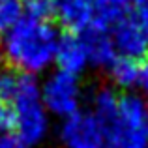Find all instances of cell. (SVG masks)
<instances>
[{
    "instance_id": "6da1fadb",
    "label": "cell",
    "mask_w": 148,
    "mask_h": 148,
    "mask_svg": "<svg viewBox=\"0 0 148 148\" xmlns=\"http://www.w3.org/2000/svg\"><path fill=\"white\" fill-rule=\"evenodd\" d=\"M60 32L49 21L23 17L0 43V54L8 66L21 73L38 75L54 64Z\"/></svg>"
},
{
    "instance_id": "7a4b0ae2",
    "label": "cell",
    "mask_w": 148,
    "mask_h": 148,
    "mask_svg": "<svg viewBox=\"0 0 148 148\" xmlns=\"http://www.w3.org/2000/svg\"><path fill=\"white\" fill-rule=\"evenodd\" d=\"M15 133L28 146H34L49 131V111L41 99V84L36 75L21 73L19 86L13 98Z\"/></svg>"
},
{
    "instance_id": "3957f363",
    "label": "cell",
    "mask_w": 148,
    "mask_h": 148,
    "mask_svg": "<svg viewBox=\"0 0 148 148\" xmlns=\"http://www.w3.org/2000/svg\"><path fill=\"white\" fill-rule=\"evenodd\" d=\"M109 148H148V101L126 92L118 98V114L105 127Z\"/></svg>"
},
{
    "instance_id": "277c9868",
    "label": "cell",
    "mask_w": 148,
    "mask_h": 148,
    "mask_svg": "<svg viewBox=\"0 0 148 148\" xmlns=\"http://www.w3.org/2000/svg\"><path fill=\"white\" fill-rule=\"evenodd\" d=\"M81 84L77 75L66 71H53L41 83V99L49 114L58 118H68L81 109Z\"/></svg>"
},
{
    "instance_id": "5b68a950",
    "label": "cell",
    "mask_w": 148,
    "mask_h": 148,
    "mask_svg": "<svg viewBox=\"0 0 148 148\" xmlns=\"http://www.w3.org/2000/svg\"><path fill=\"white\" fill-rule=\"evenodd\" d=\"M60 141L66 148H109L105 131L94 112L83 109L62 120Z\"/></svg>"
},
{
    "instance_id": "8992f818",
    "label": "cell",
    "mask_w": 148,
    "mask_h": 148,
    "mask_svg": "<svg viewBox=\"0 0 148 148\" xmlns=\"http://www.w3.org/2000/svg\"><path fill=\"white\" fill-rule=\"evenodd\" d=\"M111 36L118 54L135 60H143L148 54V38L135 21L133 15L127 13L111 28Z\"/></svg>"
},
{
    "instance_id": "52a82bcc",
    "label": "cell",
    "mask_w": 148,
    "mask_h": 148,
    "mask_svg": "<svg viewBox=\"0 0 148 148\" xmlns=\"http://www.w3.org/2000/svg\"><path fill=\"white\" fill-rule=\"evenodd\" d=\"M54 17L68 32L81 34L94 23V0H53Z\"/></svg>"
},
{
    "instance_id": "ba28073f",
    "label": "cell",
    "mask_w": 148,
    "mask_h": 148,
    "mask_svg": "<svg viewBox=\"0 0 148 148\" xmlns=\"http://www.w3.org/2000/svg\"><path fill=\"white\" fill-rule=\"evenodd\" d=\"M54 64L58 66L60 71L71 73V75H77V77H79V73H83L86 69V66L90 64V58H88L81 34H73V32L60 34Z\"/></svg>"
},
{
    "instance_id": "9c48e42d",
    "label": "cell",
    "mask_w": 148,
    "mask_h": 148,
    "mask_svg": "<svg viewBox=\"0 0 148 148\" xmlns=\"http://www.w3.org/2000/svg\"><path fill=\"white\" fill-rule=\"evenodd\" d=\"M81 38L84 41L90 64L98 68H109L118 56V51L114 47L111 30L101 28L98 25H90L84 32H81Z\"/></svg>"
},
{
    "instance_id": "30bf717a",
    "label": "cell",
    "mask_w": 148,
    "mask_h": 148,
    "mask_svg": "<svg viewBox=\"0 0 148 148\" xmlns=\"http://www.w3.org/2000/svg\"><path fill=\"white\" fill-rule=\"evenodd\" d=\"M118 98L120 96L109 86L98 88L94 98H92V109L90 111L98 118V122L101 124L103 131H105V127H109L114 122L116 114H118Z\"/></svg>"
},
{
    "instance_id": "8fae6325",
    "label": "cell",
    "mask_w": 148,
    "mask_h": 148,
    "mask_svg": "<svg viewBox=\"0 0 148 148\" xmlns=\"http://www.w3.org/2000/svg\"><path fill=\"white\" fill-rule=\"evenodd\" d=\"M107 69L111 75V81L122 90H130L139 84V60H135V58L118 54Z\"/></svg>"
},
{
    "instance_id": "7c38bea8",
    "label": "cell",
    "mask_w": 148,
    "mask_h": 148,
    "mask_svg": "<svg viewBox=\"0 0 148 148\" xmlns=\"http://www.w3.org/2000/svg\"><path fill=\"white\" fill-rule=\"evenodd\" d=\"M25 17V0H0V38Z\"/></svg>"
},
{
    "instance_id": "4fadbf2b",
    "label": "cell",
    "mask_w": 148,
    "mask_h": 148,
    "mask_svg": "<svg viewBox=\"0 0 148 148\" xmlns=\"http://www.w3.org/2000/svg\"><path fill=\"white\" fill-rule=\"evenodd\" d=\"M25 17L34 21H49L54 17L53 0H25Z\"/></svg>"
},
{
    "instance_id": "5bb4252c",
    "label": "cell",
    "mask_w": 148,
    "mask_h": 148,
    "mask_svg": "<svg viewBox=\"0 0 148 148\" xmlns=\"http://www.w3.org/2000/svg\"><path fill=\"white\" fill-rule=\"evenodd\" d=\"M15 131V109L13 101L0 96V135Z\"/></svg>"
},
{
    "instance_id": "9a60e30c",
    "label": "cell",
    "mask_w": 148,
    "mask_h": 148,
    "mask_svg": "<svg viewBox=\"0 0 148 148\" xmlns=\"http://www.w3.org/2000/svg\"><path fill=\"white\" fill-rule=\"evenodd\" d=\"M133 8H135V13H133L135 21L139 23V26L143 28V32H145L146 38H148V0H141V2H137Z\"/></svg>"
},
{
    "instance_id": "2e32d148",
    "label": "cell",
    "mask_w": 148,
    "mask_h": 148,
    "mask_svg": "<svg viewBox=\"0 0 148 148\" xmlns=\"http://www.w3.org/2000/svg\"><path fill=\"white\" fill-rule=\"evenodd\" d=\"M0 148H28L25 141L17 133H2L0 135Z\"/></svg>"
},
{
    "instance_id": "e0dca14e",
    "label": "cell",
    "mask_w": 148,
    "mask_h": 148,
    "mask_svg": "<svg viewBox=\"0 0 148 148\" xmlns=\"http://www.w3.org/2000/svg\"><path fill=\"white\" fill-rule=\"evenodd\" d=\"M139 88L143 90V94L148 96V54L143 58V62L139 64Z\"/></svg>"
},
{
    "instance_id": "ac0fdd59",
    "label": "cell",
    "mask_w": 148,
    "mask_h": 148,
    "mask_svg": "<svg viewBox=\"0 0 148 148\" xmlns=\"http://www.w3.org/2000/svg\"><path fill=\"white\" fill-rule=\"evenodd\" d=\"M105 2H111V4H114V6L124 8V10H130V6H135V4L141 2V0H105Z\"/></svg>"
}]
</instances>
